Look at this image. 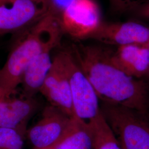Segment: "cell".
Returning <instances> with one entry per match:
<instances>
[{
	"label": "cell",
	"instance_id": "6da1fadb",
	"mask_svg": "<svg viewBox=\"0 0 149 149\" xmlns=\"http://www.w3.org/2000/svg\"><path fill=\"white\" fill-rule=\"evenodd\" d=\"M100 101L127 107L149 119V86L113 63L111 51L95 45H75L71 50Z\"/></svg>",
	"mask_w": 149,
	"mask_h": 149
},
{
	"label": "cell",
	"instance_id": "7a4b0ae2",
	"mask_svg": "<svg viewBox=\"0 0 149 149\" xmlns=\"http://www.w3.org/2000/svg\"><path fill=\"white\" fill-rule=\"evenodd\" d=\"M62 33L59 16L52 10L16 45L0 69V100L14 93L33 60L43 51L57 46Z\"/></svg>",
	"mask_w": 149,
	"mask_h": 149
},
{
	"label": "cell",
	"instance_id": "3957f363",
	"mask_svg": "<svg viewBox=\"0 0 149 149\" xmlns=\"http://www.w3.org/2000/svg\"><path fill=\"white\" fill-rule=\"evenodd\" d=\"M107 124L122 149H149V119L135 110L101 102Z\"/></svg>",
	"mask_w": 149,
	"mask_h": 149
},
{
	"label": "cell",
	"instance_id": "277c9868",
	"mask_svg": "<svg viewBox=\"0 0 149 149\" xmlns=\"http://www.w3.org/2000/svg\"><path fill=\"white\" fill-rule=\"evenodd\" d=\"M59 54L69 81L74 117L90 126L102 113L100 100L72 51Z\"/></svg>",
	"mask_w": 149,
	"mask_h": 149
},
{
	"label": "cell",
	"instance_id": "5b68a950",
	"mask_svg": "<svg viewBox=\"0 0 149 149\" xmlns=\"http://www.w3.org/2000/svg\"><path fill=\"white\" fill-rule=\"evenodd\" d=\"M76 118L70 117L59 108H45L42 118L27 131L33 149H48L57 146L74 127Z\"/></svg>",
	"mask_w": 149,
	"mask_h": 149
},
{
	"label": "cell",
	"instance_id": "8992f818",
	"mask_svg": "<svg viewBox=\"0 0 149 149\" xmlns=\"http://www.w3.org/2000/svg\"><path fill=\"white\" fill-rule=\"evenodd\" d=\"M53 7L51 0H13L0 5V37L36 25Z\"/></svg>",
	"mask_w": 149,
	"mask_h": 149
},
{
	"label": "cell",
	"instance_id": "52a82bcc",
	"mask_svg": "<svg viewBox=\"0 0 149 149\" xmlns=\"http://www.w3.org/2000/svg\"><path fill=\"white\" fill-rule=\"evenodd\" d=\"M59 19L63 33L77 39H89L102 23L100 10L95 0H71Z\"/></svg>",
	"mask_w": 149,
	"mask_h": 149
},
{
	"label": "cell",
	"instance_id": "ba28073f",
	"mask_svg": "<svg viewBox=\"0 0 149 149\" xmlns=\"http://www.w3.org/2000/svg\"><path fill=\"white\" fill-rule=\"evenodd\" d=\"M39 92L50 105L74 117L69 81L59 53L53 59L51 68Z\"/></svg>",
	"mask_w": 149,
	"mask_h": 149
},
{
	"label": "cell",
	"instance_id": "9c48e42d",
	"mask_svg": "<svg viewBox=\"0 0 149 149\" xmlns=\"http://www.w3.org/2000/svg\"><path fill=\"white\" fill-rule=\"evenodd\" d=\"M102 43L121 47L149 43V27L138 22L124 23H103L91 36Z\"/></svg>",
	"mask_w": 149,
	"mask_h": 149
},
{
	"label": "cell",
	"instance_id": "30bf717a",
	"mask_svg": "<svg viewBox=\"0 0 149 149\" xmlns=\"http://www.w3.org/2000/svg\"><path fill=\"white\" fill-rule=\"evenodd\" d=\"M39 107L33 98H11L0 100V127L15 129L25 136L28 123Z\"/></svg>",
	"mask_w": 149,
	"mask_h": 149
},
{
	"label": "cell",
	"instance_id": "8fae6325",
	"mask_svg": "<svg viewBox=\"0 0 149 149\" xmlns=\"http://www.w3.org/2000/svg\"><path fill=\"white\" fill-rule=\"evenodd\" d=\"M113 63L129 76L139 80L149 79V50L147 45L132 44L111 51Z\"/></svg>",
	"mask_w": 149,
	"mask_h": 149
},
{
	"label": "cell",
	"instance_id": "7c38bea8",
	"mask_svg": "<svg viewBox=\"0 0 149 149\" xmlns=\"http://www.w3.org/2000/svg\"><path fill=\"white\" fill-rule=\"evenodd\" d=\"M51 51L49 49L43 51L28 66L21 83L24 97L33 98L40 92L52 65Z\"/></svg>",
	"mask_w": 149,
	"mask_h": 149
},
{
	"label": "cell",
	"instance_id": "4fadbf2b",
	"mask_svg": "<svg viewBox=\"0 0 149 149\" xmlns=\"http://www.w3.org/2000/svg\"><path fill=\"white\" fill-rule=\"evenodd\" d=\"M56 147L61 149H94L93 134L90 126L76 118L71 133Z\"/></svg>",
	"mask_w": 149,
	"mask_h": 149
},
{
	"label": "cell",
	"instance_id": "5bb4252c",
	"mask_svg": "<svg viewBox=\"0 0 149 149\" xmlns=\"http://www.w3.org/2000/svg\"><path fill=\"white\" fill-rule=\"evenodd\" d=\"M94 138V149H122L102 113L90 125Z\"/></svg>",
	"mask_w": 149,
	"mask_h": 149
},
{
	"label": "cell",
	"instance_id": "9a60e30c",
	"mask_svg": "<svg viewBox=\"0 0 149 149\" xmlns=\"http://www.w3.org/2000/svg\"><path fill=\"white\" fill-rule=\"evenodd\" d=\"M24 138L15 129L0 127V149H23Z\"/></svg>",
	"mask_w": 149,
	"mask_h": 149
},
{
	"label": "cell",
	"instance_id": "2e32d148",
	"mask_svg": "<svg viewBox=\"0 0 149 149\" xmlns=\"http://www.w3.org/2000/svg\"><path fill=\"white\" fill-rule=\"evenodd\" d=\"M136 10L139 17L149 21V1L137 5Z\"/></svg>",
	"mask_w": 149,
	"mask_h": 149
},
{
	"label": "cell",
	"instance_id": "e0dca14e",
	"mask_svg": "<svg viewBox=\"0 0 149 149\" xmlns=\"http://www.w3.org/2000/svg\"><path fill=\"white\" fill-rule=\"evenodd\" d=\"M11 1H13V0H0V5L2 4L5 3L6 2Z\"/></svg>",
	"mask_w": 149,
	"mask_h": 149
},
{
	"label": "cell",
	"instance_id": "ac0fdd59",
	"mask_svg": "<svg viewBox=\"0 0 149 149\" xmlns=\"http://www.w3.org/2000/svg\"><path fill=\"white\" fill-rule=\"evenodd\" d=\"M61 149L59 148H58V147H55V148H50V149Z\"/></svg>",
	"mask_w": 149,
	"mask_h": 149
},
{
	"label": "cell",
	"instance_id": "d6986e66",
	"mask_svg": "<svg viewBox=\"0 0 149 149\" xmlns=\"http://www.w3.org/2000/svg\"><path fill=\"white\" fill-rule=\"evenodd\" d=\"M147 46H148V49H149V43L147 44Z\"/></svg>",
	"mask_w": 149,
	"mask_h": 149
}]
</instances>
